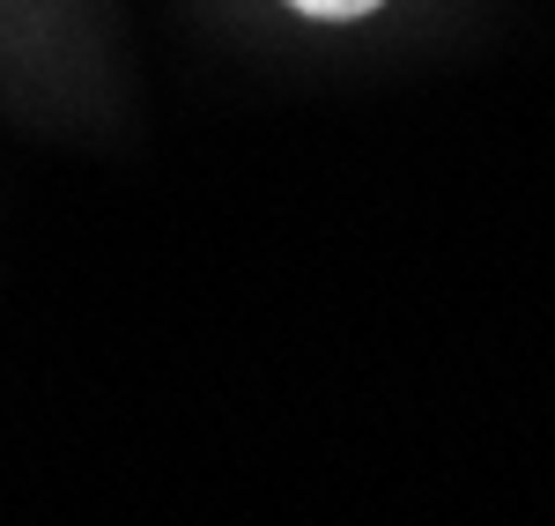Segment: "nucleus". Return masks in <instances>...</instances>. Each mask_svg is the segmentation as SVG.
Listing matches in <instances>:
<instances>
[{
	"label": "nucleus",
	"mask_w": 555,
	"mask_h": 526,
	"mask_svg": "<svg viewBox=\"0 0 555 526\" xmlns=\"http://www.w3.org/2000/svg\"><path fill=\"white\" fill-rule=\"evenodd\" d=\"M297 15H311V23H363V15H378L385 0H289Z\"/></svg>",
	"instance_id": "f257e3e1"
}]
</instances>
